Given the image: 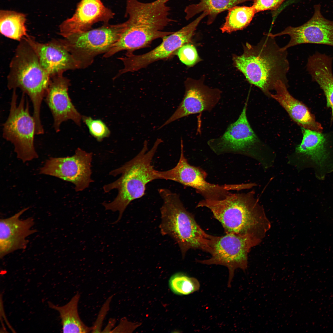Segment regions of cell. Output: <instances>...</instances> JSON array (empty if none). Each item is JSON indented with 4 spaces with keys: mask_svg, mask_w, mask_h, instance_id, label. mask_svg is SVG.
Returning <instances> with one entry per match:
<instances>
[{
    "mask_svg": "<svg viewBox=\"0 0 333 333\" xmlns=\"http://www.w3.org/2000/svg\"><path fill=\"white\" fill-rule=\"evenodd\" d=\"M171 0H155L144 2L138 0H126L125 27L117 42L106 53L108 58L122 51L133 53L137 50L148 47L152 42L174 32L163 29L173 22L170 18V7L167 2Z\"/></svg>",
    "mask_w": 333,
    "mask_h": 333,
    "instance_id": "obj_1",
    "label": "cell"
},
{
    "mask_svg": "<svg viewBox=\"0 0 333 333\" xmlns=\"http://www.w3.org/2000/svg\"><path fill=\"white\" fill-rule=\"evenodd\" d=\"M264 35L256 45L246 43L243 54L233 55L232 60L249 83L270 95V90L273 89L278 81L287 85L290 66L287 50L280 47L275 38Z\"/></svg>",
    "mask_w": 333,
    "mask_h": 333,
    "instance_id": "obj_2",
    "label": "cell"
},
{
    "mask_svg": "<svg viewBox=\"0 0 333 333\" xmlns=\"http://www.w3.org/2000/svg\"><path fill=\"white\" fill-rule=\"evenodd\" d=\"M196 207L209 209L226 234L249 235L262 240L271 227L263 207L252 191L230 193L219 200L204 199Z\"/></svg>",
    "mask_w": 333,
    "mask_h": 333,
    "instance_id": "obj_3",
    "label": "cell"
},
{
    "mask_svg": "<svg viewBox=\"0 0 333 333\" xmlns=\"http://www.w3.org/2000/svg\"><path fill=\"white\" fill-rule=\"evenodd\" d=\"M162 142L161 138H157L151 149L148 150L147 142L145 140L142 149L137 155L109 173L113 176L121 174L118 179L104 185L103 188L105 192L114 189L118 191L117 195L113 201L102 203L106 210L119 213L117 220L112 224L119 222L132 201L143 196L148 183L158 179L157 170L154 169L152 162L158 147Z\"/></svg>",
    "mask_w": 333,
    "mask_h": 333,
    "instance_id": "obj_4",
    "label": "cell"
},
{
    "mask_svg": "<svg viewBox=\"0 0 333 333\" xmlns=\"http://www.w3.org/2000/svg\"><path fill=\"white\" fill-rule=\"evenodd\" d=\"M158 192L163 201L159 226L162 235L169 236L177 244L183 258L190 249L210 254L213 236L200 227L194 215L185 208L179 195L165 188H160Z\"/></svg>",
    "mask_w": 333,
    "mask_h": 333,
    "instance_id": "obj_5",
    "label": "cell"
},
{
    "mask_svg": "<svg viewBox=\"0 0 333 333\" xmlns=\"http://www.w3.org/2000/svg\"><path fill=\"white\" fill-rule=\"evenodd\" d=\"M50 80V77L41 66L27 37L23 38L19 41L10 63L7 87L10 90L19 88L29 97L33 106V116L38 133L44 131L40 109Z\"/></svg>",
    "mask_w": 333,
    "mask_h": 333,
    "instance_id": "obj_6",
    "label": "cell"
},
{
    "mask_svg": "<svg viewBox=\"0 0 333 333\" xmlns=\"http://www.w3.org/2000/svg\"><path fill=\"white\" fill-rule=\"evenodd\" d=\"M125 22L110 24L69 34L59 39L76 61L78 69L91 65L95 58L105 54L119 39Z\"/></svg>",
    "mask_w": 333,
    "mask_h": 333,
    "instance_id": "obj_7",
    "label": "cell"
},
{
    "mask_svg": "<svg viewBox=\"0 0 333 333\" xmlns=\"http://www.w3.org/2000/svg\"><path fill=\"white\" fill-rule=\"evenodd\" d=\"M16 90H13L9 114L3 125L2 135L13 144L18 158L26 162L38 157L34 145L35 124L30 114L26 94L22 93L18 105Z\"/></svg>",
    "mask_w": 333,
    "mask_h": 333,
    "instance_id": "obj_8",
    "label": "cell"
},
{
    "mask_svg": "<svg viewBox=\"0 0 333 333\" xmlns=\"http://www.w3.org/2000/svg\"><path fill=\"white\" fill-rule=\"evenodd\" d=\"M180 146V156L177 165L168 170L157 171L159 179L172 180L192 187L204 199L211 200L222 199L230 193V191L240 190L251 187L250 183L219 185L207 182L206 172L200 167L191 165L188 162L184 155L182 138Z\"/></svg>",
    "mask_w": 333,
    "mask_h": 333,
    "instance_id": "obj_9",
    "label": "cell"
},
{
    "mask_svg": "<svg viewBox=\"0 0 333 333\" xmlns=\"http://www.w3.org/2000/svg\"><path fill=\"white\" fill-rule=\"evenodd\" d=\"M261 241L249 235L228 233L221 236H213L211 257L196 261L203 264L227 267L229 272L228 286L230 287L236 269H240L245 271L248 267L249 253L252 248Z\"/></svg>",
    "mask_w": 333,
    "mask_h": 333,
    "instance_id": "obj_10",
    "label": "cell"
},
{
    "mask_svg": "<svg viewBox=\"0 0 333 333\" xmlns=\"http://www.w3.org/2000/svg\"><path fill=\"white\" fill-rule=\"evenodd\" d=\"M208 15L207 12H203L190 23L164 37L159 45L146 53L140 55L126 53L125 56L118 58L123 63L124 68L119 71L117 76L118 77L127 72L138 71L155 62L170 57L181 47L191 41L198 24Z\"/></svg>",
    "mask_w": 333,
    "mask_h": 333,
    "instance_id": "obj_11",
    "label": "cell"
},
{
    "mask_svg": "<svg viewBox=\"0 0 333 333\" xmlns=\"http://www.w3.org/2000/svg\"><path fill=\"white\" fill-rule=\"evenodd\" d=\"M92 156V153L78 148L72 156L49 158L40 168V173L72 183L76 191H82L93 181Z\"/></svg>",
    "mask_w": 333,
    "mask_h": 333,
    "instance_id": "obj_12",
    "label": "cell"
},
{
    "mask_svg": "<svg viewBox=\"0 0 333 333\" xmlns=\"http://www.w3.org/2000/svg\"><path fill=\"white\" fill-rule=\"evenodd\" d=\"M320 4L314 6L312 17L303 24L297 27L289 26L276 34L267 33L273 37L288 35V43L282 47L285 50L298 45L304 43L323 44L333 47V21L328 19L323 15Z\"/></svg>",
    "mask_w": 333,
    "mask_h": 333,
    "instance_id": "obj_13",
    "label": "cell"
},
{
    "mask_svg": "<svg viewBox=\"0 0 333 333\" xmlns=\"http://www.w3.org/2000/svg\"><path fill=\"white\" fill-rule=\"evenodd\" d=\"M184 85L185 94L181 103L173 113L158 129L189 115L205 111L210 112L221 99L222 91L219 89L211 88L205 85L203 78L198 80L188 78Z\"/></svg>",
    "mask_w": 333,
    "mask_h": 333,
    "instance_id": "obj_14",
    "label": "cell"
},
{
    "mask_svg": "<svg viewBox=\"0 0 333 333\" xmlns=\"http://www.w3.org/2000/svg\"><path fill=\"white\" fill-rule=\"evenodd\" d=\"M248 100L247 98L237 119L229 125L224 133L208 141V146L216 154L247 153L257 142L247 118Z\"/></svg>",
    "mask_w": 333,
    "mask_h": 333,
    "instance_id": "obj_15",
    "label": "cell"
},
{
    "mask_svg": "<svg viewBox=\"0 0 333 333\" xmlns=\"http://www.w3.org/2000/svg\"><path fill=\"white\" fill-rule=\"evenodd\" d=\"M69 79L62 75L50 77L45 101L52 114L53 127L56 132L60 130V126L68 120L80 126L82 116L76 109L68 95L70 85Z\"/></svg>",
    "mask_w": 333,
    "mask_h": 333,
    "instance_id": "obj_16",
    "label": "cell"
},
{
    "mask_svg": "<svg viewBox=\"0 0 333 333\" xmlns=\"http://www.w3.org/2000/svg\"><path fill=\"white\" fill-rule=\"evenodd\" d=\"M114 15L101 0H81L73 15L60 25V34L64 38L72 33L89 30L97 23H109Z\"/></svg>",
    "mask_w": 333,
    "mask_h": 333,
    "instance_id": "obj_17",
    "label": "cell"
},
{
    "mask_svg": "<svg viewBox=\"0 0 333 333\" xmlns=\"http://www.w3.org/2000/svg\"><path fill=\"white\" fill-rule=\"evenodd\" d=\"M29 208H24L10 217L0 219L1 259L16 250L25 249L28 243L27 237L37 232L32 229L34 221L32 217L20 219Z\"/></svg>",
    "mask_w": 333,
    "mask_h": 333,
    "instance_id": "obj_18",
    "label": "cell"
},
{
    "mask_svg": "<svg viewBox=\"0 0 333 333\" xmlns=\"http://www.w3.org/2000/svg\"><path fill=\"white\" fill-rule=\"evenodd\" d=\"M27 38L36 53L41 66L50 77L62 75L68 70L78 69L73 57L59 39L42 43L29 36Z\"/></svg>",
    "mask_w": 333,
    "mask_h": 333,
    "instance_id": "obj_19",
    "label": "cell"
},
{
    "mask_svg": "<svg viewBox=\"0 0 333 333\" xmlns=\"http://www.w3.org/2000/svg\"><path fill=\"white\" fill-rule=\"evenodd\" d=\"M286 85L281 81H278L274 87L275 93H270L269 95L280 103L298 125L302 128L321 132L323 130L321 125L304 104L290 95Z\"/></svg>",
    "mask_w": 333,
    "mask_h": 333,
    "instance_id": "obj_20",
    "label": "cell"
},
{
    "mask_svg": "<svg viewBox=\"0 0 333 333\" xmlns=\"http://www.w3.org/2000/svg\"><path fill=\"white\" fill-rule=\"evenodd\" d=\"M332 60V57L318 53L308 59L306 67L312 80L318 84L325 95L327 105L331 110V118L333 121Z\"/></svg>",
    "mask_w": 333,
    "mask_h": 333,
    "instance_id": "obj_21",
    "label": "cell"
},
{
    "mask_svg": "<svg viewBox=\"0 0 333 333\" xmlns=\"http://www.w3.org/2000/svg\"><path fill=\"white\" fill-rule=\"evenodd\" d=\"M302 139L296 149L297 153L310 158L319 167H324L329 157L327 140L321 132L302 127Z\"/></svg>",
    "mask_w": 333,
    "mask_h": 333,
    "instance_id": "obj_22",
    "label": "cell"
},
{
    "mask_svg": "<svg viewBox=\"0 0 333 333\" xmlns=\"http://www.w3.org/2000/svg\"><path fill=\"white\" fill-rule=\"evenodd\" d=\"M80 295L77 293L66 304L62 306L49 302L50 308L57 311L61 319L64 333H86L91 332L92 327L86 325L81 319L78 311Z\"/></svg>",
    "mask_w": 333,
    "mask_h": 333,
    "instance_id": "obj_23",
    "label": "cell"
},
{
    "mask_svg": "<svg viewBox=\"0 0 333 333\" xmlns=\"http://www.w3.org/2000/svg\"><path fill=\"white\" fill-rule=\"evenodd\" d=\"M26 15L14 11L1 10L0 31L5 36L20 41L29 36L26 26Z\"/></svg>",
    "mask_w": 333,
    "mask_h": 333,
    "instance_id": "obj_24",
    "label": "cell"
},
{
    "mask_svg": "<svg viewBox=\"0 0 333 333\" xmlns=\"http://www.w3.org/2000/svg\"><path fill=\"white\" fill-rule=\"evenodd\" d=\"M199 3L189 5L185 9V18L188 20L201 12L208 13V24L212 23L219 13L236 5L253 0H199Z\"/></svg>",
    "mask_w": 333,
    "mask_h": 333,
    "instance_id": "obj_25",
    "label": "cell"
},
{
    "mask_svg": "<svg viewBox=\"0 0 333 333\" xmlns=\"http://www.w3.org/2000/svg\"><path fill=\"white\" fill-rule=\"evenodd\" d=\"M256 13L253 5L235 6L229 10L225 22L220 29L223 33H228L242 30L249 25Z\"/></svg>",
    "mask_w": 333,
    "mask_h": 333,
    "instance_id": "obj_26",
    "label": "cell"
},
{
    "mask_svg": "<svg viewBox=\"0 0 333 333\" xmlns=\"http://www.w3.org/2000/svg\"><path fill=\"white\" fill-rule=\"evenodd\" d=\"M170 289L175 294L187 295L198 291L200 283L196 278L190 277L182 272L173 274L169 281Z\"/></svg>",
    "mask_w": 333,
    "mask_h": 333,
    "instance_id": "obj_27",
    "label": "cell"
},
{
    "mask_svg": "<svg viewBox=\"0 0 333 333\" xmlns=\"http://www.w3.org/2000/svg\"><path fill=\"white\" fill-rule=\"evenodd\" d=\"M82 120L88 127L91 135L98 141L101 142L110 135V130L101 120L86 116H82Z\"/></svg>",
    "mask_w": 333,
    "mask_h": 333,
    "instance_id": "obj_28",
    "label": "cell"
},
{
    "mask_svg": "<svg viewBox=\"0 0 333 333\" xmlns=\"http://www.w3.org/2000/svg\"><path fill=\"white\" fill-rule=\"evenodd\" d=\"M177 54L180 61L189 67L193 66L201 60L195 47L190 43L181 47L177 51Z\"/></svg>",
    "mask_w": 333,
    "mask_h": 333,
    "instance_id": "obj_29",
    "label": "cell"
},
{
    "mask_svg": "<svg viewBox=\"0 0 333 333\" xmlns=\"http://www.w3.org/2000/svg\"><path fill=\"white\" fill-rule=\"evenodd\" d=\"M286 0H253V5L256 13L277 10Z\"/></svg>",
    "mask_w": 333,
    "mask_h": 333,
    "instance_id": "obj_30",
    "label": "cell"
},
{
    "mask_svg": "<svg viewBox=\"0 0 333 333\" xmlns=\"http://www.w3.org/2000/svg\"><path fill=\"white\" fill-rule=\"evenodd\" d=\"M113 296H110L104 303L101 307L96 320L92 327V332L101 333L102 332V324L108 312L109 309L110 303Z\"/></svg>",
    "mask_w": 333,
    "mask_h": 333,
    "instance_id": "obj_31",
    "label": "cell"
},
{
    "mask_svg": "<svg viewBox=\"0 0 333 333\" xmlns=\"http://www.w3.org/2000/svg\"><path fill=\"white\" fill-rule=\"evenodd\" d=\"M132 324L127 321L126 319H121L119 324L115 327L111 332H129V331H133L130 329V325Z\"/></svg>",
    "mask_w": 333,
    "mask_h": 333,
    "instance_id": "obj_32",
    "label": "cell"
},
{
    "mask_svg": "<svg viewBox=\"0 0 333 333\" xmlns=\"http://www.w3.org/2000/svg\"><path fill=\"white\" fill-rule=\"evenodd\" d=\"M116 321L115 319H111L109 322L105 327L102 331V332H111L115 327L114 326Z\"/></svg>",
    "mask_w": 333,
    "mask_h": 333,
    "instance_id": "obj_33",
    "label": "cell"
}]
</instances>
